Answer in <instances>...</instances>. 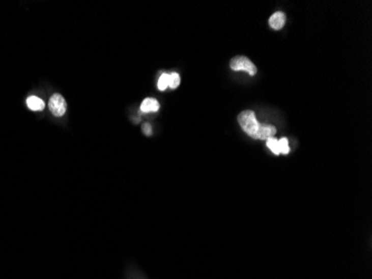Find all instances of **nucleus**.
I'll use <instances>...</instances> for the list:
<instances>
[{
  "instance_id": "f257e3e1",
  "label": "nucleus",
  "mask_w": 372,
  "mask_h": 279,
  "mask_svg": "<svg viewBox=\"0 0 372 279\" xmlns=\"http://www.w3.org/2000/svg\"><path fill=\"white\" fill-rule=\"evenodd\" d=\"M239 123L242 129L244 130L246 134H249L251 137L255 138L256 133L259 131V126L261 123L255 118V114L253 111H244L242 112L238 118Z\"/></svg>"
},
{
  "instance_id": "f03ea898",
  "label": "nucleus",
  "mask_w": 372,
  "mask_h": 279,
  "mask_svg": "<svg viewBox=\"0 0 372 279\" xmlns=\"http://www.w3.org/2000/svg\"><path fill=\"white\" fill-rule=\"evenodd\" d=\"M230 66H231L233 71H245L250 75L256 74L255 65L245 56H238L233 58L231 61V64H230Z\"/></svg>"
},
{
  "instance_id": "7ed1b4c3",
  "label": "nucleus",
  "mask_w": 372,
  "mask_h": 279,
  "mask_svg": "<svg viewBox=\"0 0 372 279\" xmlns=\"http://www.w3.org/2000/svg\"><path fill=\"white\" fill-rule=\"evenodd\" d=\"M49 109L51 114L57 118H61V116L65 115L67 109V103L65 101V98L61 94H54L51 95L49 100Z\"/></svg>"
},
{
  "instance_id": "20e7f679",
  "label": "nucleus",
  "mask_w": 372,
  "mask_h": 279,
  "mask_svg": "<svg viewBox=\"0 0 372 279\" xmlns=\"http://www.w3.org/2000/svg\"><path fill=\"white\" fill-rule=\"evenodd\" d=\"M275 133H276V129L274 126L268 125V124H260L255 138L269 140L271 137H274Z\"/></svg>"
},
{
  "instance_id": "39448f33",
  "label": "nucleus",
  "mask_w": 372,
  "mask_h": 279,
  "mask_svg": "<svg viewBox=\"0 0 372 279\" xmlns=\"http://www.w3.org/2000/svg\"><path fill=\"white\" fill-rule=\"evenodd\" d=\"M269 24L273 29H275V31H279V29H281L285 24V15L281 13V11L274 13L272 16H271Z\"/></svg>"
},
{
  "instance_id": "423d86ee",
  "label": "nucleus",
  "mask_w": 372,
  "mask_h": 279,
  "mask_svg": "<svg viewBox=\"0 0 372 279\" xmlns=\"http://www.w3.org/2000/svg\"><path fill=\"white\" fill-rule=\"evenodd\" d=\"M159 108V104L155 98H145L140 104V111L143 113L156 112Z\"/></svg>"
},
{
  "instance_id": "0eeeda50",
  "label": "nucleus",
  "mask_w": 372,
  "mask_h": 279,
  "mask_svg": "<svg viewBox=\"0 0 372 279\" xmlns=\"http://www.w3.org/2000/svg\"><path fill=\"white\" fill-rule=\"evenodd\" d=\"M27 106L32 109V111H43L45 108V102L39 98L38 96H29L27 98Z\"/></svg>"
},
{
  "instance_id": "6e6552de",
  "label": "nucleus",
  "mask_w": 372,
  "mask_h": 279,
  "mask_svg": "<svg viewBox=\"0 0 372 279\" xmlns=\"http://www.w3.org/2000/svg\"><path fill=\"white\" fill-rule=\"evenodd\" d=\"M180 83H181V77L179 74L177 73L168 74V86L170 89H176V87L180 85Z\"/></svg>"
},
{
  "instance_id": "1a4fd4ad",
  "label": "nucleus",
  "mask_w": 372,
  "mask_h": 279,
  "mask_svg": "<svg viewBox=\"0 0 372 279\" xmlns=\"http://www.w3.org/2000/svg\"><path fill=\"white\" fill-rule=\"evenodd\" d=\"M267 145L268 148L272 151V152L274 154H280V151H279V142H277V140L274 138V137H271L269 140H267Z\"/></svg>"
},
{
  "instance_id": "9d476101",
  "label": "nucleus",
  "mask_w": 372,
  "mask_h": 279,
  "mask_svg": "<svg viewBox=\"0 0 372 279\" xmlns=\"http://www.w3.org/2000/svg\"><path fill=\"white\" fill-rule=\"evenodd\" d=\"M279 151H280V154H288L289 152H290V148H289V142L288 140L285 137H283L281 140H279Z\"/></svg>"
},
{
  "instance_id": "9b49d317",
  "label": "nucleus",
  "mask_w": 372,
  "mask_h": 279,
  "mask_svg": "<svg viewBox=\"0 0 372 279\" xmlns=\"http://www.w3.org/2000/svg\"><path fill=\"white\" fill-rule=\"evenodd\" d=\"M157 87L159 91H165L168 87V74H163L158 79Z\"/></svg>"
},
{
  "instance_id": "f8f14e48",
  "label": "nucleus",
  "mask_w": 372,
  "mask_h": 279,
  "mask_svg": "<svg viewBox=\"0 0 372 279\" xmlns=\"http://www.w3.org/2000/svg\"><path fill=\"white\" fill-rule=\"evenodd\" d=\"M143 132L145 133V135H147V136H150V135H152V127H151V125L150 124H144V126H143Z\"/></svg>"
}]
</instances>
